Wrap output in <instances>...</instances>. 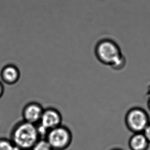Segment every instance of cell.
Wrapping results in <instances>:
<instances>
[{"label":"cell","instance_id":"8","mask_svg":"<svg viewBox=\"0 0 150 150\" xmlns=\"http://www.w3.org/2000/svg\"><path fill=\"white\" fill-rule=\"evenodd\" d=\"M149 144L150 142L142 132L133 133L128 142L131 150H147Z\"/></svg>","mask_w":150,"mask_h":150},{"label":"cell","instance_id":"5","mask_svg":"<svg viewBox=\"0 0 150 150\" xmlns=\"http://www.w3.org/2000/svg\"><path fill=\"white\" fill-rule=\"evenodd\" d=\"M63 117L60 112L54 108L44 109L39 124L50 130L62 125Z\"/></svg>","mask_w":150,"mask_h":150},{"label":"cell","instance_id":"12","mask_svg":"<svg viewBox=\"0 0 150 150\" xmlns=\"http://www.w3.org/2000/svg\"><path fill=\"white\" fill-rule=\"evenodd\" d=\"M4 86L3 85L2 83L0 81V98L2 97L3 94L4 93Z\"/></svg>","mask_w":150,"mask_h":150},{"label":"cell","instance_id":"9","mask_svg":"<svg viewBox=\"0 0 150 150\" xmlns=\"http://www.w3.org/2000/svg\"><path fill=\"white\" fill-rule=\"evenodd\" d=\"M31 150H53L46 139L42 138L38 140Z\"/></svg>","mask_w":150,"mask_h":150},{"label":"cell","instance_id":"14","mask_svg":"<svg viewBox=\"0 0 150 150\" xmlns=\"http://www.w3.org/2000/svg\"><path fill=\"white\" fill-rule=\"evenodd\" d=\"M147 94H148V98H150V86H149V87L148 88V92H147Z\"/></svg>","mask_w":150,"mask_h":150},{"label":"cell","instance_id":"4","mask_svg":"<svg viewBox=\"0 0 150 150\" xmlns=\"http://www.w3.org/2000/svg\"><path fill=\"white\" fill-rule=\"evenodd\" d=\"M46 139L53 150H66L70 146L73 136L70 130L62 125L49 131Z\"/></svg>","mask_w":150,"mask_h":150},{"label":"cell","instance_id":"10","mask_svg":"<svg viewBox=\"0 0 150 150\" xmlns=\"http://www.w3.org/2000/svg\"><path fill=\"white\" fill-rule=\"evenodd\" d=\"M0 150H20L8 138H0Z\"/></svg>","mask_w":150,"mask_h":150},{"label":"cell","instance_id":"15","mask_svg":"<svg viewBox=\"0 0 150 150\" xmlns=\"http://www.w3.org/2000/svg\"><path fill=\"white\" fill-rule=\"evenodd\" d=\"M122 150V149H121L115 148V149H112V150Z\"/></svg>","mask_w":150,"mask_h":150},{"label":"cell","instance_id":"1","mask_svg":"<svg viewBox=\"0 0 150 150\" xmlns=\"http://www.w3.org/2000/svg\"><path fill=\"white\" fill-rule=\"evenodd\" d=\"M95 54L98 61L103 65L119 70L126 65V58L119 45L109 39H102L95 47Z\"/></svg>","mask_w":150,"mask_h":150},{"label":"cell","instance_id":"2","mask_svg":"<svg viewBox=\"0 0 150 150\" xmlns=\"http://www.w3.org/2000/svg\"><path fill=\"white\" fill-rule=\"evenodd\" d=\"M36 125L23 120L14 125L10 133V140L20 150H31L40 139Z\"/></svg>","mask_w":150,"mask_h":150},{"label":"cell","instance_id":"6","mask_svg":"<svg viewBox=\"0 0 150 150\" xmlns=\"http://www.w3.org/2000/svg\"><path fill=\"white\" fill-rule=\"evenodd\" d=\"M44 109L37 102H31L25 106L23 110V120L37 125L40 122Z\"/></svg>","mask_w":150,"mask_h":150},{"label":"cell","instance_id":"7","mask_svg":"<svg viewBox=\"0 0 150 150\" xmlns=\"http://www.w3.org/2000/svg\"><path fill=\"white\" fill-rule=\"evenodd\" d=\"M1 77L5 83L13 85L20 79V72L18 68L14 65H6L1 70Z\"/></svg>","mask_w":150,"mask_h":150},{"label":"cell","instance_id":"3","mask_svg":"<svg viewBox=\"0 0 150 150\" xmlns=\"http://www.w3.org/2000/svg\"><path fill=\"white\" fill-rule=\"evenodd\" d=\"M126 127L133 133H142L150 124L148 113L140 107H133L126 113L125 118Z\"/></svg>","mask_w":150,"mask_h":150},{"label":"cell","instance_id":"13","mask_svg":"<svg viewBox=\"0 0 150 150\" xmlns=\"http://www.w3.org/2000/svg\"><path fill=\"white\" fill-rule=\"evenodd\" d=\"M147 105H148V108L149 110L150 111V97L148 98V103H147Z\"/></svg>","mask_w":150,"mask_h":150},{"label":"cell","instance_id":"11","mask_svg":"<svg viewBox=\"0 0 150 150\" xmlns=\"http://www.w3.org/2000/svg\"><path fill=\"white\" fill-rule=\"evenodd\" d=\"M144 135L145 137H146L147 140L150 144V124L148 126L146 127V128L144 129V132H142Z\"/></svg>","mask_w":150,"mask_h":150}]
</instances>
